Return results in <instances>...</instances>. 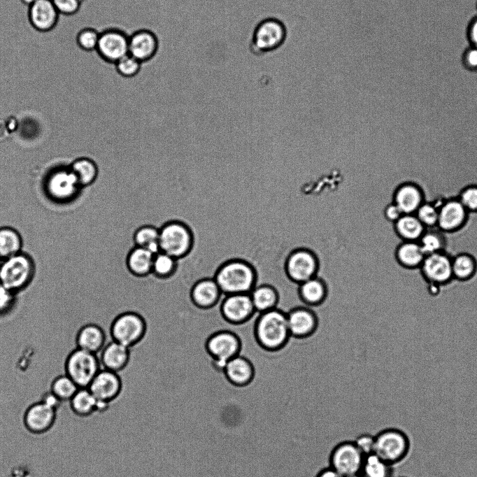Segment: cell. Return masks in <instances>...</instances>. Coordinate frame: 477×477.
Wrapping results in <instances>:
<instances>
[{
    "instance_id": "cell-47",
    "label": "cell",
    "mask_w": 477,
    "mask_h": 477,
    "mask_svg": "<svg viewBox=\"0 0 477 477\" xmlns=\"http://www.w3.org/2000/svg\"><path fill=\"white\" fill-rule=\"evenodd\" d=\"M460 201L467 211H477V187L471 186L464 190Z\"/></svg>"
},
{
    "instance_id": "cell-13",
    "label": "cell",
    "mask_w": 477,
    "mask_h": 477,
    "mask_svg": "<svg viewBox=\"0 0 477 477\" xmlns=\"http://www.w3.org/2000/svg\"><path fill=\"white\" fill-rule=\"evenodd\" d=\"M220 303L222 318L233 325H243L257 313L249 293L225 295Z\"/></svg>"
},
{
    "instance_id": "cell-18",
    "label": "cell",
    "mask_w": 477,
    "mask_h": 477,
    "mask_svg": "<svg viewBox=\"0 0 477 477\" xmlns=\"http://www.w3.org/2000/svg\"><path fill=\"white\" fill-rule=\"evenodd\" d=\"M223 296L213 277H204L197 280L190 290L192 304L201 310L214 308L220 302Z\"/></svg>"
},
{
    "instance_id": "cell-9",
    "label": "cell",
    "mask_w": 477,
    "mask_h": 477,
    "mask_svg": "<svg viewBox=\"0 0 477 477\" xmlns=\"http://www.w3.org/2000/svg\"><path fill=\"white\" fill-rule=\"evenodd\" d=\"M65 373L80 387H87L101 369L99 358L94 354L77 348L67 356Z\"/></svg>"
},
{
    "instance_id": "cell-42",
    "label": "cell",
    "mask_w": 477,
    "mask_h": 477,
    "mask_svg": "<svg viewBox=\"0 0 477 477\" xmlns=\"http://www.w3.org/2000/svg\"><path fill=\"white\" fill-rule=\"evenodd\" d=\"M116 72L122 77L129 78L138 74L142 63L129 54L127 55L115 64Z\"/></svg>"
},
{
    "instance_id": "cell-34",
    "label": "cell",
    "mask_w": 477,
    "mask_h": 477,
    "mask_svg": "<svg viewBox=\"0 0 477 477\" xmlns=\"http://www.w3.org/2000/svg\"><path fill=\"white\" fill-rule=\"evenodd\" d=\"M360 474L364 477H394V466L371 453L365 456Z\"/></svg>"
},
{
    "instance_id": "cell-37",
    "label": "cell",
    "mask_w": 477,
    "mask_h": 477,
    "mask_svg": "<svg viewBox=\"0 0 477 477\" xmlns=\"http://www.w3.org/2000/svg\"><path fill=\"white\" fill-rule=\"evenodd\" d=\"M418 242L425 256L443 250L444 241L437 225L425 227V232Z\"/></svg>"
},
{
    "instance_id": "cell-19",
    "label": "cell",
    "mask_w": 477,
    "mask_h": 477,
    "mask_svg": "<svg viewBox=\"0 0 477 477\" xmlns=\"http://www.w3.org/2000/svg\"><path fill=\"white\" fill-rule=\"evenodd\" d=\"M452 258L443 252L426 255L420 268L425 279L434 284H442L453 277Z\"/></svg>"
},
{
    "instance_id": "cell-51",
    "label": "cell",
    "mask_w": 477,
    "mask_h": 477,
    "mask_svg": "<svg viewBox=\"0 0 477 477\" xmlns=\"http://www.w3.org/2000/svg\"><path fill=\"white\" fill-rule=\"evenodd\" d=\"M469 38L471 46L477 48V18L473 20L469 26Z\"/></svg>"
},
{
    "instance_id": "cell-4",
    "label": "cell",
    "mask_w": 477,
    "mask_h": 477,
    "mask_svg": "<svg viewBox=\"0 0 477 477\" xmlns=\"http://www.w3.org/2000/svg\"><path fill=\"white\" fill-rule=\"evenodd\" d=\"M159 251L178 260L187 257L194 245V235L191 227L185 222L171 220L159 228Z\"/></svg>"
},
{
    "instance_id": "cell-48",
    "label": "cell",
    "mask_w": 477,
    "mask_h": 477,
    "mask_svg": "<svg viewBox=\"0 0 477 477\" xmlns=\"http://www.w3.org/2000/svg\"><path fill=\"white\" fill-rule=\"evenodd\" d=\"M463 62L465 67L469 70H477V48L470 47L463 55Z\"/></svg>"
},
{
    "instance_id": "cell-39",
    "label": "cell",
    "mask_w": 477,
    "mask_h": 477,
    "mask_svg": "<svg viewBox=\"0 0 477 477\" xmlns=\"http://www.w3.org/2000/svg\"><path fill=\"white\" fill-rule=\"evenodd\" d=\"M79 388L75 382L64 373L53 379L49 390L63 403L69 402Z\"/></svg>"
},
{
    "instance_id": "cell-6",
    "label": "cell",
    "mask_w": 477,
    "mask_h": 477,
    "mask_svg": "<svg viewBox=\"0 0 477 477\" xmlns=\"http://www.w3.org/2000/svg\"><path fill=\"white\" fill-rule=\"evenodd\" d=\"M374 437L373 453L393 466L404 461L410 453V439L400 429L385 428L378 432Z\"/></svg>"
},
{
    "instance_id": "cell-33",
    "label": "cell",
    "mask_w": 477,
    "mask_h": 477,
    "mask_svg": "<svg viewBox=\"0 0 477 477\" xmlns=\"http://www.w3.org/2000/svg\"><path fill=\"white\" fill-rule=\"evenodd\" d=\"M159 228L152 225H143L134 231L133 242L134 245L156 254L159 252Z\"/></svg>"
},
{
    "instance_id": "cell-29",
    "label": "cell",
    "mask_w": 477,
    "mask_h": 477,
    "mask_svg": "<svg viewBox=\"0 0 477 477\" xmlns=\"http://www.w3.org/2000/svg\"><path fill=\"white\" fill-rule=\"evenodd\" d=\"M72 413L86 418L97 412V400L87 387L79 388L69 401Z\"/></svg>"
},
{
    "instance_id": "cell-21",
    "label": "cell",
    "mask_w": 477,
    "mask_h": 477,
    "mask_svg": "<svg viewBox=\"0 0 477 477\" xmlns=\"http://www.w3.org/2000/svg\"><path fill=\"white\" fill-rule=\"evenodd\" d=\"M222 373L233 386L244 387L253 381L255 369L248 358L239 354L227 363Z\"/></svg>"
},
{
    "instance_id": "cell-5",
    "label": "cell",
    "mask_w": 477,
    "mask_h": 477,
    "mask_svg": "<svg viewBox=\"0 0 477 477\" xmlns=\"http://www.w3.org/2000/svg\"><path fill=\"white\" fill-rule=\"evenodd\" d=\"M204 347L213 369L222 373L227 363L241 354L242 341L235 332L222 329L209 335Z\"/></svg>"
},
{
    "instance_id": "cell-43",
    "label": "cell",
    "mask_w": 477,
    "mask_h": 477,
    "mask_svg": "<svg viewBox=\"0 0 477 477\" xmlns=\"http://www.w3.org/2000/svg\"><path fill=\"white\" fill-rule=\"evenodd\" d=\"M415 215L425 227H432L437 225L439 211L430 204L422 203Z\"/></svg>"
},
{
    "instance_id": "cell-8",
    "label": "cell",
    "mask_w": 477,
    "mask_h": 477,
    "mask_svg": "<svg viewBox=\"0 0 477 477\" xmlns=\"http://www.w3.org/2000/svg\"><path fill=\"white\" fill-rule=\"evenodd\" d=\"M287 37L285 24L279 20L269 17L262 20L254 29L250 49L255 55H262L279 48Z\"/></svg>"
},
{
    "instance_id": "cell-15",
    "label": "cell",
    "mask_w": 477,
    "mask_h": 477,
    "mask_svg": "<svg viewBox=\"0 0 477 477\" xmlns=\"http://www.w3.org/2000/svg\"><path fill=\"white\" fill-rule=\"evenodd\" d=\"M287 313V321L291 338L304 339L317 331L319 320L316 313L307 306H298Z\"/></svg>"
},
{
    "instance_id": "cell-7",
    "label": "cell",
    "mask_w": 477,
    "mask_h": 477,
    "mask_svg": "<svg viewBox=\"0 0 477 477\" xmlns=\"http://www.w3.org/2000/svg\"><path fill=\"white\" fill-rule=\"evenodd\" d=\"M147 322L140 313L127 311L117 315L110 326L111 339L129 348L141 342L147 332Z\"/></svg>"
},
{
    "instance_id": "cell-25",
    "label": "cell",
    "mask_w": 477,
    "mask_h": 477,
    "mask_svg": "<svg viewBox=\"0 0 477 477\" xmlns=\"http://www.w3.org/2000/svg\"><path fill=\"white\" fill-rule=\"evenodd\" d=\"M155 255L147 249L134 245L125 258L127 271L137 278H145L151 275Z\"/></svg>"
},
{
    "instance_id": "cell-40",
    "label": "cell",
    "mask_w": 477,
    "mask_h": 477,
    "mask_svg": "<svg viewBox=\"0 0 477 477\" xmlns=\"http://www.w3.org/2000/svg\"><path fill=\"white\" fill-rule=\"evenodd\" d=\"M474 259L467 254H460L453 258L452 268L453 276L460 280L469 278L476 271Z\"/></svg>"
},
{
    "instance_id": "cell-28",
    "label": "cell",
    "mask_w": 477,
    "mask_h": 477,
    "mask_svg": "<svg viewBox=\"0 0 477 477\" xmlns=\"http://www.w3.org/2000/svg\"><path fill=\"white\" fill-rule=\"evenodd\" d=\"M394 203L403 214H415L423 203V198L418 187L413 185L406 184L396 192Z\"/></svg>"
},
{
    "instance_id": "cell-23",
    "label": "cell",
    "mask_w": 477,
    "mask_h": 477,
    "mask_svg": "<svg viewBox=\"0 0 477 477\" xmlns=\"http://www.w3.org/2000/svg\"><path fill=\"white\" fill-rule=\"evenodd\" d=\"M297 293L305 306L316 307L322 305L328 297V286L318 276L298 284Z\"/></svg>"
},
{
    "instance_id": "cell-53",
    "label": "cell",
    "mask_w": 477,
    "mask_h": 477,
    "mask_svg": "<svg viewBox=\"0 0 477 477\" xmlns=\"http://www.w3.org/2000/svg\"><path fill=\"white\" fill-rule=\"evenodd\" d=\"M17 127V121L13 117L9 118L6 123V128L8 130L12 131L15 129Z\"/></svg>"
},
{
    "instance_id": "cell-46",
    "label": "cell",
    "mask_w": 477,
    "mask_h": 477,
    "mask_svg": "<svg viewBox=\"0 0 477 477\" xmlns=\"http://www.w3.org/2000/svg\"><path fill=\"white\" fill-rule=\"evenodd\" d=\"M353 441L364 456L374 453V435L368 433L361 434Z\"/></svg>"
},
{
    "instance_id": "cell-44",
    "label": "cell",
    "mask_w": 477,
    "mask_h": 477,
    "mask_svg": "<svg viewBox=\"0 0 477 477\" xmlns=\"http://www.w3.org/2000/svg\"><path fill=\"white\" fill-rule=\"evenodd\" d=\"M60 15L72 16L81 8V0H52Z\"/></svg>"
},
{
    "instance_id": "cell-36",
    "label": "cell",
    "mask_w": 477,
    "mask_h": 477,
    "mask_svg": "<svg viewBox=\"0 0 477 477\" xmlns=\"http://www.w3.org/2000/svg\"><path fill=\"white\" fill-rule=\"evenodd\" d=\"M178 261L165 252H158L154 255L151 275L160 280L171 278L177 271Z\"/></svg>"
},
{
    "instance_id": "cell-26",
    "label": "cell",
    "mask_w": 477,
    "mask_h": 477,
    "mask_svg": "<svg viewBox=\"0 0 477 477\" xmlns=\"http://www.w3.org/2000/svg\"><path fill=\"white\" fill-rule=\"evenodd\" d=\"M467 209L460 200L446 201L439 211L437 226L444 231L459 228L467 217Z\"/></svg>"
},
{
    "instance_id": "cell-24",
    "label": "cell",
    "mask_w": 477,
    "mask_h": 477,
    "mask_svg": "<svg viewBox=\"0 0 477 477\" xmlns=\"http://www.w3.org/2000/svg\"><path fill=\"white\" fill-rule=\"evenodd\" d=\"M106 341L104 329L94 323L82 326L76 337L77 348L97 355L106 344Z\"/></svg>"
},
{
    "instance_id": "cell-3",
    "label": "cell",
    "mask_w": 477,
    "mask_h": 477,
    "mask_svg": "<svg viewBox=\"0 0 477 477\" xmlns=\"http://www.w3.org/2000/svg\"><path fill=\"white\" fill-rule=\"evenodd\" d=\"M35 272L34 259L24 251L0 259V283L15 294L30 285Z\"/></svg>"
},
{
    "instance_id": "cell-31",
    "label": "cell",
    "mask_w": 477,
    "mask_h": 477,
    "mask_svg": "<svg viewBox=\"0 0 477 477\" xmlns=\"http://www.w3.org/2000/svg\"><path fill=\"white\" fill-rule=\"evenodd\" d=\"M395 225L399 235L406 241H418L425 230V226L415 214H404Z\"/></svg>"
},
{
    "instance_id": "cell-22",
    "label": "cell",
    "mask_w": 477,
    "mask_h": 477,
    "mask_svg": "<svg viewBox=\"0 0 477 477\" xmlns=\"http://www.w3.org/2000/svg\"><path fill=\"white\" fill-rule=\"evenodd\" d=\"M100 353L101 368L117 373L126 368L131 358V348L113 340Z\"/></svg>"
},
{
    "instance_id": "cell-38",
    "label": "cell",
    "mask_w": 477,
    "mask_h": 477,
    "mask_svg": "<svg viewBox=\"0 0 477 477\" xmlns=\"http://www.w3.org/2000/svg\"><path fill=\"white\" fill-rule=\"evenodd\" d=\"M49 185L52 194L59 198L61 197L65 198L66 196L70 195L71 192L73 193L71 190H74L76 186H79L71 171L57 173L52 177Z\"/></svg>"
},
{
    "instance_id": "cell-41",
    "label": "cell",
    "mask_w": 477,
    "mask_h": 477,
    "mask_svg": "<svg viewBox=\"0 0 477 477\" xmlns=\"http://www.w3.org/2000/svg\"><path fill=\"white\" fill-rule=\"evenodd\" d=\"M99 34L100 31L94 27H85L81 29L76 35V43L78 48L87 52H96Z\"/></svg>"
},
{
    "instance_id": "cell-50",
    "label": "cell",
    "mask_w": 477,
    "mask_h": 477,
    "mask_svg": "<svg viewBox=\"0 0 477 477\" xmlns=\"http://www.w3.org/2000/svg\"><path fill=\"white\" fill-rule=\"evenodd\" d=\"M403 215L399 208L394 203L389 205L385 211V216L390 222H396Z\"/></svg>"
},
{
    "instance_id": "cell-35",
    "label": "cell",
    "mask_w": 477,
    "mask_h": 477,
    "mask_svg": "<svg viewBox=\"0 0 477 477\" xmlns=\"http://www.w3.org/2000/svg\"><path fill=\"white\" fill-rule=\"evenodd\" d=\"M396 256L401 264L408 267L420 266L425 257L418 241L404 242L397 248Z\"/></svg>"
},
{
    "instance_id": "cell-11",
    "label": "cell",
    "mask_w": 477,
    "mask_h": 477,
    "mask_svg": "<svg viewBox=\"0 0 477 477\" xmlns=\"http://www.w3.org/2000/svg\"><path fill=\"white\" fill-rule=\"evenodd\" d=\"M364 457L353 441L345 440L332 449L329 466L343 477H350L360 474Z\"/></svg>"
},
{
    "instance_id": "cell-12",
    "label": "cell",
    "mask_w": 477,
    "mask_h": 477,
    "mask_svg": "<svg viewBox=\"0 0 477 477\" xmlns=\"http://www.w3.org/2000/svg\"><path fill=\"white\" fill-rule=\"evenodd\" d=\"M96 52L100 59L115 64L129 54V35L117 27H107L100 31Z\"/></svg>"
},
{
    "instance_id": "cell-54",
    "label": "cell",
    "mask_w": 477,
    "mask_h": 477,
    "mask_svg": "<svg viewBox=\"0 0 477 477\" xmlns=\"http://www.w3.org/2000/svg\"><path fill=\"white\" fill-rule=\"evenodd\" d=\"M21 2L27 7H29L31 5H32L36 0H20Z\"/></svg>"
},
{
    "instance_id": "cell-32",
    "label": "cell",
    "mask_w": 477,
    "mask_h": 477,
    "mask_svg": "<svg viewBox=\"0 0 477 477\" xmlns=\"http://www.w3.org/2000/svg\"><path fill=\"white\" fill-rule=\"evenodd\" d=\"M22 239L20 233L10 227H0V259L22 251Z\"/></svg>"
},
{
    "instance_id": "cell-20",
    "label": "cell",
    "mask_w": 477,
    "mask_h": 477,
    "mask_svg": "<svg viewBox=\"0 0 477 477\" xmlns=\"http://www.w3.org/2000/svg\"><path fill=\"white\" fill-rule=\"evenodd\" d=\"M60 19L52 0H36L29 7V20L38 31L48 32L54 29Z\"/></svg>"
},
{
    "instance_id": "cell-55",
    "label": "cell",
    "mask_w": 477,
    "mask_h": 477,
    "mask_svg": "<svg viewBox=\"0 0 477 477\" xmlns=\"http://www.w3.org/2000/svg\"><path fill=\"white\" fill-rule=\"evenodd\" d=\"M350 477H364V476H363L362 474H357V475H355V476H350Z\"/></svg>"
},
{
    "instance_id": "cell-14",
    "label": "cell",
    "mask_w": 477,
    "mask_h": 477,
    "mask_svg": "<svg viewBox=\"0 0 477 477\" xmlns=\"http://www.w3.org/2000/svg\"><path fill=\"white\" fill-rule=\"evenodd\" d=\"M57 411L41 401L30 404L24 411L22 422L29 433L36 435L49 432L55 425Z\"/></svg>"
},
{
    "instance_id": "cell-1",
    "label": "cell",
    "mask_w": 477,
    "mask_h": 477,
    "mask_svg": "<svg viewBox=\"0 0 477 477\" xmlns=\"http://www.w3.org/2000/svg\"><path fill=\"white\" fill-rule=\"evenodd\" d=\"M258 314L253 328L258 346L269 353L283 349L291 338L286 312L276 308Z\"/></svg>"
},
{
    "instance_id": "cell-16",
    "label": "cell",
    "mask_w": 477,
    "mask_h": 477,
    "mask_svg": "<svg viewBox=\"0 0 477 477\" xmlns=\"http://www.w3.org/2000/svg\"><path fill=\"white\" fill-rule=\"evenodd\" d=\"M87 388L99 402L110 404L121 393L122 382L119 373L101 368Z\"/></svg>"
},
{
    "instance_id": "cell-2",
    "label": "cell",
    "mask_w": 477,
    "mask_h": 477,
    "mask_svg": "<svg viewBox=\"0 0 477 477\" xmlns=\"http://www.w3.org/2000/svg\"><path fill=\"white\" fill-rule=\"evenodd\" d=\"M213 278L223 295L250 293L257 284V271L250 262L232 258L221 263Z\"/></svg>"
},
{
    "instance_id": "cell-52",
    "label": "cell",
    "mask_w": 477,
    "mask_h": 477,
    "mask_svg": "<svg viewBox=\"0 0 477 477\" xmlns=\"http://www.w3.org/2000/svg\"><path fill=\"white\" fill-rule=\"evenodd\" d=\"M315 477H343L334 469L329 466L321 469L315 476Z\"/></svg>"
},
{
    "instance_id": "cell-49",
    "label": "cell",
    "mask_w": 477,
    "mask_h": 477,
    "mask_svg": "<svg viewBox=\"0 0 477 477\" xmlns=\"http://www.w3.org/2000/svg\"><path fill=\"white\" fill-rule=\"evenodd\" d=\"M40 401H41L42 402H43L46 405L50 406L51 408H52L57 411L59 409V408L60 407V406L62 403L50 390L48 392H45L43 394Z\"/></svg>"
},
{
    "instance_id": "cell-27",
    "label": "cell",
    "mask_w": 477,
    "mask_h": 477,
    "mask_svg": "<svg viewBox=\"0 0 477 477\" xmlns=\"http://www.w3.org/2000/svg\"><path fill=\"white\" fill-rule=\"evenodd\" d=\"M249 294L257 313L278 308L280 299L279 292L271 284H257Z\"/></svg>"
},
{
    "instance_id": "cell-17",
    "label": "cell",
    "mask_w": 477,
    "mask_h": 477,
    "mask_svg": "<svg viewBox=\"0 0 477 477\" xmlns=\"http://www.w3.org/2000/svg\"><path fill=\"white\" fill-rule=\"evenodd\" d=\"M159 47L157 36L149 29H139L129 35V54L142 64L152 59Z\"/></svg>"
},
{
    "instance_id": "cell-45",
    "label": "cell",
    "mask_w": 477,
    "mask_h": 477,
    "mask_svg": "<svg viewBox=\"0 0 477 477\" xmlns=\"http://www.w3.org/2000/svg\"><path fill=\"white\" fill-rule=\"evenodd\" d=\"M16 294L0 283V316L7 314L15 304Z\"/></svg>"
},
{
    "instance_id": "cell-30",
    "label": "cell",
    "mask_w": 477,
    "mask_h": 477,
    "mask_svg": "<svg viewBox=\"0 0 477 477\" xmlns=\"http://www.w3.org/2000/svg\"><path fill=\"white\" fill-rule=\"evenodd\" d=\"M70 171L73 174L79 186L92 185L99 173L97 164L91 159L81 157L76 159L71 164Z\"/></svg>"
},
{
    "instance_id": "cell-10",
    "label": "cell",
    "mask_w": 477,
    "mask_h": 477,
    "mask_svg": "<svg viewBox=\"0 0 477 477\" xmlns=\"http://www.w3.org/2000/svg\"><path fill=\"white\" fill-rule=\"evenodd\" d=\"M320 260L316 253L307 248H297L287 255L284 262V271L287 278L299 284L318 276Z\"/></svg>"
}]
</instances>
